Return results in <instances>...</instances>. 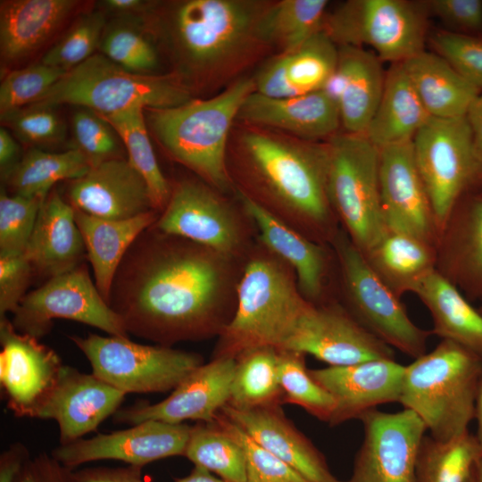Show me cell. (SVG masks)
I'll return each mask as SVG.
<instances>
[{
  "instance_id": "6",
  "label": "cell",
  "mask_w": 482,
  "mask_h": 482,
  "mask_svg": "<svg viewBox=\"0 0 482 482\" xmlns=\"http://www.w3.org/2000/svg\"><path fill=\"white\" fill-rule=\"evenodd\" d=\"M482 358L449 340L405 365L399 402L424 423L429 436L453 439L475 419Z\"/></svg>"
},
{
  "instance_id": "22",
  "label": "cell",
  "mask_w": 482,
  "mask_h": 482,
  "mask_svg": "<svg viewBox=\"0 0 482 482\" xmlns=\"http://www.w3.org/2000/svg\"><path fill=\"white\" fill-rule=\"evenodd\" d=\"M0 383L7 407L17 417L45 394L62 362L38 338L19 332L6 316L0 318Z\"/></svg>"
},
{
  "instance_id": "20",
  "label": "cell",
  "mask_w": 482,
  "mask_h": 482,
  "mask_svg": "<svg viewBox=\"0 0 482 482\" xmlns=\"http://www.w3.org/2000/svg\"><path fill=\"white\" fill-rule=\"evenodd\" d=\"M379 186L388 230L436 247L440 234L415 162L412 141L379 149Z\"/></svg>"
},
{
  "instance_id": "8",
  "label": "cell",
  "mask_w": 482,
  "mask_h": 482,
  "mask_svg": "<svg viewBox=\"0 0 482 482\" xmlns=\"http://www.w3.org/2000/svg\"><path fill=\"white\" fill-rule=\"evenodd\" d=\"M328 143L331 207L351 241L366 254L389 232L381 205L379 149L365 135L347 132Z\"/></svg>"
},
{
  "instance_id": "40",
  "label": "cell",
  "mask_w": 482,
  "mask_h": 482,
  "mask_svg": "<svg viewBox=\"0 0 482 482\" xmlns=\"http://www.w3.org/2000/svg\"><path fill=\"white\" fill-rule=\"evenodd\" d=\"M227 404L247 410L282 403L278 380V350L265 346L249 350L237 359Z\"/></svg>"
},
{
  "instance_id": "38",
  "label": "cell",
  "mask_w": 482,
  "mask_h": 482,
  "mask_svg": "<svg viewBox=\"0 0 482 482\" xmlns=\"http://www.w3.org/2000/svg\"><path fill=\"white\" fill-rule=\"evenodd\" d=\"M326 0H281L270 3L259 23L260 36L267 46L290 53L322 29L327 16Z\"/></svg>"
},
{
  "instance_id": "50",
  "label": "cell",
  "mask_w": 482,
  "mask_h": 482,
  "mask_svg": "<svg viewBox=\"0 0 482 482\" xmlns=\"http://www.w3.org/2000/svg\"><path fill=\"white\" fill-rule=\"evenodd\" d=\"M430 43L434 53L444 58L466 81L482 92V36L441 30L431 36Z\"/></svg>"
},
{
  "instance_id": "9",
  "label": "cell",
  "mask_w": 482,
  "mask_h": 482,
  "mask_svg": "<svg viewBox=\"0 0 482 482\" xmlns=\"http://www.w3.org/2000/svg\"><path fill=\"white\" fill-rule=\"evenodd\" d=\"M412 149L441 238L458 204L479 191L482 154L465 116L431 117L413 137Z\"/></svg>"
},
{
  "instance_id": "62",
  "label": "cell",
  "mask_w": 482,
  "mask_h": 482,
  "mask_svg": "<svg viewBox=\"0 0 482 482\" xmlns=\"http://www.w3.org/2000/svg\"><path fill=\"white\" fill-rule=\"evenodd\" d=\"M465 482H482V456L474 463Z\"/></svg>"
},
{
  "instance_id": "19",
  "label": "cell",
  "mask_w": 482,
  "mask_h": 482,
  "mask_svg": "<svg viewBox=\"0 0 482 482\" xmlns=\"http://www.w3.org/2000/svg\"><path fill=\"white\" fill-rule=\"evenodd\" d=\"M236 365L233 358H212L189 373L164 400L120 409L113 420L131 426L146 420L211 423L229 402Z\"/></svg>"
},
{
  "instance_id": "12",
  "label": "cell",
  "mask_w": 482,
  "mask_h": 482,
  "mask_svg": "<svg viewBox=\"0 0 482 482\" xmlns=\"http://www.w3.org/2000/svg\"><path fill=\"white\" fill-rule=\"evenodd\" d=\"M69 337L89 362L92 373L125 394L173 390L204 363L198 353L137 344L129 337L96 334Z\"/></svg>"
},
{
  "instance_id": "60",
  "label": "cell",
  "mask_w": 482,
  "mask_h": 482,
  "mask_svg": "<svg viewBox=\"0 0 482 482\" xmlns=\"http://www.w3.org/2000/svg\"><path fill=\"white\" fill-rule=\"evenodd\" d=\"M175 482H225L218 478L207 470L195 466L191 473L184 478L175 480Z\"/></svg>"
},
{
  "instance_id": "17",
  "label": "cell",
  "mask_w": 482,
  "mask_h": 482,
  "mask_svg": "<svg viewBox=\"0 0 482 482\" xmlns=\"http://www.w3.org/2000/svg\"><path fill=\"white\" fill-rule=\"evenodd\" d=\"M127 394L93 373L62 365L51 386L23 417L54 420L60 445L93 432L119 410Z\"/></svg>"
},
{
  "instance_id": "29",
  "label": "cell",
  "mask_w": 482,
  "mask_h": 482,
  "mask_svg": "<svg viewBox=\"0 0 482 482\" xmlns=\"http://www.w3.org/2000/svg\"><path fill=\"white\" fill-rule=\"evenodd\" d=\"M443 275L468 300H482V194L467 195L443 232Z\"/></svg>"
},
{
  "instance_id": "2",
  "label": "cell",
  "mask_w": 482,
  "mask_h": 482,
  "mask_svg": "<svg viewBox=\"0 0 482 482\" xmlns=\"http://www.w3.org/2000/svg\"><path fill=\"white\" fill-rule=\"evenodd\" d=\"M235 192L309 239L329 245L339 229L328 193L329 145L250 126L228 152Z\"/></svg>"
},
{
  "instance_id": "37",
  "label": "cell",
  "mask_w": 482,
  "mask_h": 482,
  "mask_svg": "<svg viewBox=\"0 0 482 482\" xmlns=\"http://www.w3.org/2000/svg\"><path fill=\"white\" fill-rule=\"evenodd\" d=\"M90 167L85 155L75 148L50 153L31 147L4 180L14 195L46 199L55 183L77 179Z\"/></svg>"
},
{
  "instance_id": "34",
  "label": "cell",
  "mask_w": 482,
  "mask_h": 482,
  "mask_svg": "<svg viewBox=\"0 0 482 482\" xmlns=\"http://www.w3.org/2000/svg\"><path fill=\"white\" fill-rule=\"evenodd\" d=\"M345 87L338 104L345 132L364 135L379 104L386 79L382 61L363 47L338 46Z\"/></svg>"
},
{
  "instance_id": "10",
  "label": "cell",
  "mask_w": 482,
  "mask_h": 482,
  "mask_svg": "<svg viewBox=\"0 0 482 482\" xmlns=\"http://www.w3.org/2000/svg\"><path fill=\"white\" fill-rule=\"evenodd\" d=\"M154 226L237 259L245 260L257 242L253 220L238 197L233 201L199 178L171 185Z\"/></svg>"
},
{
  "instance_id": "25",
  "label": "cell",
  "mask_w": 482,
  "mask_h": 482,
  "mask_svg": "<svg viewBox=\"0 0 482 482\" xmlns=\"http://www.w3.org/2000/svg\"><path fill=\"white\" fill-rule=\"evenodd\" d=\"M220 412L310 481L345 482L332 474L325 456L286 417L280 404L247 410L226 404Z\"/></svg>"
},
{
  "instance_id": "18",
  "label": "cell",
  "mask_w": 482,
  "mask_h": 482,
  "mask_svg": "<svg viewBox=\"0 0 482 482\" xmlns=\"http://www.w3.org/2000/svg\"><path fill=\"white\" fill-rule=\"evenodd\" d=\"M191 428L184 423L146 420L126 429L59 445L51 454L71 470L101 460L142 468L157 460L184 456Z\"/></svg>"
},
{
  "instance_id": "42",
  "label": "cell",
  "mask_w": 482,
  "mask_h": 482,
  "mask_svg": "<svg viewBox=\"0 0 482 482\" xmlns=\"http://www.w3.org/2000/svg\"><path fill=\"white\" fill-rule=\"evenodd\" d=\"M184 456L225 482H246L243 448L213 422H201L191 428Z\"/></svg>"
},
{
  "instance_id": "16",
  "label": "cell",
  "mask_w": 482,
  "mask_h": 482,
  "mask_svg": "<svg viewBox=\"0 0 482 482\" xmlns=\"http://www.w3.org/2000/svg\"><path fill=\"white\" fill-rule=\"evenodd\" d=\"M310 354L328 366L395 359L392 347L364 328L336 300L311 304L283 349Z\"/></svg>"
},
{
  "instance_id": "4",
  "label": "cell",
  "mask_w": 482,
  "mask_h": 482,
  "mask_svg": "<svg viewBox=\"0 0 482 482\" xmlns=\"http://www.w3.org/2000/svg\"><path fill=\"white\" fill-rule=\"evenodd\" d=\"M311 304L294 270L257 239L238 282L235 312L212 358L237 359L258 347L283 349Z\"/></svg>"
},
{
  "instance_id": "41",
  "label": "cell",
  "mask_w": 482,
  "mask_h": 482,
  "mask_svg": "<svg viewBox=\"0 0 482 482\" xmlns=\"http://www.w3.org/2000/svg\"><path fill=\"white\" fill-rule=\"evenodd\" d=\"M482 449L469 430L440 441L425 436L416 461V482H465Z\"/></svg>"
},
{
  "instance_id": "52",
  "label": "cell",
  "mask_w": 482,
  "mask_h": 482,
  "mask_svg": "<svg viewBox=\"0 0 482 482\" xmlns=\"http://www.w3.org/2000/svg\"><path fill=\"white\" fill-rule=\"evenodd\" d=\"M34 272L24 253H0V318L13 313Z\"/></svg>"
},
{
  "instance_id": "64",
  "label": "cell",
  "mask_w": 482,
  "mask_h": 482,
  "mask_svg": "<svg viewBox=\"0 0 482 482\" xmlns=\"http://www.w3.org/2000/svg\"><path fill=\"white\" fill-rule=\"evenodd\" d=\"M479 194H482V184H481V187L479 188V191H478Z\"/></svg>"
},
{
  "instance_id": "48",
  "label": "cell",
  "mask_w": 482,
  "mask_h": 482,
  "mask_svg": "<svg viewBox=\"0 0 482 482\" xmlns=\"http://www.w3.org/2000/svg\"><path fill=\"white\" fill-rule=\"evenodd\" d=\"M66 72L42 62L10 71L0 85L1 115L34 104Z\"/></svg>"
},
{
  "instance_id": "26",
  "label": "cell",
  "mask_w": 482,
  "mask_h": 482,
  "mask_svg": "<svg viewBox=\"0 0 482 482\" xmlns=\"http://www.w3.org/2000/svg\"><path fill=\"white\" fill-rule=\"evenodd\" d=\"M236 195L253 220L258 241L294 270L303 296L312 304L331 300L326 292L331 262L328 245L309 239L240 194Z\"/></svg>"
},
{
  "instance_id": "54",
  "label": "cell",
  "mask_w": 482,
  "mask_h": 482,
  "mask_svg": "<svg viewBox=\"0 0 482 482\" xmlns=\"http://www.w3.org/2000/svg\"><path fill=\"white\" fill-rule=\"evenodd\" d=\"M15 482H73L72 470L60 463L52 454L40 453L27 460Z\"/></svg>"
},
{
  "instance_id": "51",
  "label": "cell",
  "mask_w": 482,
  "mask_h": 482,
  "mask_svg": "<svg viewBox=\"0 0 482 482\" xmlns=\"http://www.w3.org/2000/svg\"><path fill=\"white\" fill-rule=\"evenodd\" d=\"M1 118L26 144H55L64 136L63 125L53 107L29 105L3 114Z\"/></svg>"
},
{
  "instance_id": "1",
  "label": "cell",
  "mask_w": 482,
  "mask_h": 482,
  "mask_svg": "<svg viewBox=\"0 0 482 482\" xmlns=\"http://www.w3.org/2000/svg\"><path fill=\"white\" fill-rule=\"evenodd\" d=\"M245 260L153 225L122 260L109 304L128 333L161 345L219 337L235 312Z\"/></svg>"
},
{
  "instance_id": "27",
  "label": "cell",
  "mask_w": 482,
  "mask_h": 482,
  "mask_svg": "<svg viewBox=\"0 0 482 482\" xmlns=\"http://www.w3.org/2000/svg\"><path fill=\"white\" fill-rule=\"evenodd\" d=\"M338 63V46L321 29L303 46L270 59L253 79L255 91L291 97L320 90Z\"/></svg>"
},
{
  "instance_id": "59",
  "label": "cell",
  "mask_w": 482,
  "mask_h": 482,
  "mask_svg": "<svg viewBox=\"0 0 482 482\" xmlns=\"http://www.w3.org/2000/svg\"><path fill=\"white\" fill-rule=\"evenodd\" d=\"M465 117L471 130L474 144L482 154V94H479L472 102Z\"/></svg>"
},
{
  "instance_id": "3",
  "label": "cell",
  "mask_w": 482,
  "mask_h": 482,
  "mask_svg": "<svg viewBox=\"0 0 482 482\" xmlns=\"http://www.w3.org/2000/svg\"><path fill=\"white\" fill-rule=\"evenodd\" d=\"M270 2L185 0L155 17V31L164 40L178 68L190 84L227 79L266 46L259 23Z\"/></svg>"
},
{
  "instance_id": "39",
  "label": "cell",
  "mask_w": 482,
  "mask_h": 482,
  "mask_svg": "<svg viewBox=\"0 0 482 482\" xmlns=\"http://www.w3.org/2000/svg\"><path fill=\"white\" fill-rule=\"evenodd\" d=\"M145 110L135 106L109 115H101L119 134L128 154V161L145 179L153 207L160 213L166 206L171 184L163 175L146 127Z\"/></svg>"
},
{
  "instance_id": "35",
  "label": "cell",
  "mask_w": 482,
  "mask_h": 482,
  "mask_svg": "<svg viewBox=\"0 0 482 482\" xmlns=\"http://www.w3.org/2000/svg\"><path fill=\"white\" fill-rule=\"evenodd\" d=\"M403 64L430 117H464L481 94L436 53L424 50Z\"/></svg>"
},
{
  "instance_id": "36",
  "label": "cell",
  "mask_w": 482,
  "mask_h": 482,
  "mask_svg": "<svg viewBox=\"0 0 482 482\" xmlns=\"http://www.w3.org/2000/svg\"><path fill=\"white\" fill-rule=\"evenodd\" d=\"M372 270L400 298L436 269V247L411 236L389 231L366 254Z\"/></svg>"
},
{
  "instance_id": "21",
  "label": "cell",
  "mask_w": 482,
  "mask_h": 482,
  "mask_svg": "<svg viewBox=\"0 0 482 482\" xmlns=\"http://www.w3.org/2000/svg\"><path fill=\"white\" fill-rule=\"evenodd\" d=\"M405 365L395 359H376L346 366L310 370L312 377L335 401L328 422L337 426L360 419L377 406L398 403Z\"/></svg>"
},
{
  "instance_id": "57",
  "label": "cell",
  "mask_w": 482,
  "mask_h": 482,
  "mask_svg": "<svg viewBox=\"0 0 482 482\" xmlns=\"http://www.w3.org/2000/svg\"><path fill=\"white\" fill-rule=\"evenodd\" d=\"M102 5L119 18L147 16L155 7V2L142 0H105Z\"/></svg>"
},
{
  "instance_id": "61",
  "label": "cell",
  "mask_w": 482,
  "mask_h": 482,
  "mask_svg": "<svg viewBox=\"0 0 482 482\" xmlns=\"http://www.w3.org/2000/svg\"><path fill=\"white\" fill-rule=\"evenodd\" d=\"M475 419L477 420L478 430L476 436L482 449V371L479 378L475 404Z\"/></svg>"
},
{
  "instance_id": "13",
  "label": "cell",
  "mask_w": 482,
  "mask_h": 482,
  "mask_svg": "<svg viewBox=\"0 0 482 482\" xmlns=\"http://www.w3.org/2000/svg\"><path fill=\"white\" fill-rule=\"evenodd\" d=\"M426 4L351 0L327 15L322 29L337 46H370L382 62H403L424 51Z\"/></svg>"
},
{
  "instance_id": "24",
  "label": "cell",
  "mask_w": 482,
  "mask_h": 482,
  "mask_svg": "<svg viewBox=\"0 0 482 482\" xmlns=\"http://www.w3.org/2000/svg\"><path fill=\"white\" fill-rule=\"evenodd\" d=\"M237 120L309 141H328L341 126L338 106L322 90L281 98L254 90L245 99Z\"/></svg>"
},
{
  "instance_id": "31",
  "label": "cell",
  "mask_w": 482,
  "mask_h": 482,
  "mask_svg": "<svg viewBox=\"0 0 482 482\" xmlns=\"http://www.w3.org/2000/svg\"><path fill=\"white\" fill-rule=\"evenodd\" d=\"M79 5L74 0H8L0 5V50L18 62L42 46Z\"/></svg>"
},
{
  "instance_id": "7",
  "label": "cell",
  "mask_w": 482,
  "mask_h": 482,
  "mask_svg": "<svg viewBox=\"0 0 482 482\" xmlns=\"http://www.w3.org/2000/svg\"><path fill=\"white\" fill-rule=\"evenodd\" d=\"M192 99L190 88L175 73L132 72L100 53L68 71L30 105L72 104L109 115L135 106L170 108Z\"/></svg>"
},
{
  "instance_id": "11",
  "label": "cell",
  "mask_w": 482,
  "mask_h": 482,
  "mask_svg": "<svg viewBox=\"0 0 482 482\" xmlns=\"http://www.w3.org/2000/svg\"><path fill=\"white\" fill-rule=\"evenodd\" d=\"M339 267L345 307L382 342L414 359L426 353L430 331L418 327L339 227L329 243Z\"/></svg>"
},
{
  "instance_id": "55",
  "label": "cell",
  "mask_w": 482,
  "mask_h": 482,
  "mask_svg": "<svg viewBox=\"0 0 482 482\" xmlns=\"http://www.w3.org/2000/svg\"><path fill=\"white\" fill-rule=\"evenodd\" d=\"M73 482H145L141 468L136 466L122 468L95 467L79 470H72Z\"/></svg>"
},
{
  "instance_id": "58",
  "label": "cell",
  "mask_w": 482,
  "mask_h": 482,
  "mask_svg": "<svg viewBox=\"0 0 482 482\" xmlns=\"http://www.w3.org/2000/svg\"><path fill=\"white\" fill-rule=\"evenodd\" d=\"M20 146L9 131L0 128V170L4 179L20 162Z\"/></svg>"
},
{
  "instance_id": "14",
  "label": "cell",
  "mask_w": 482,
  "mask_h": 482,
  "mask_svg": "<svg viewBox=\"0 0 482 482\" xmlns=\"http://www.w3.org/2000/svg\"><path fill=\"white\" fill-rule=\"evenodd\" d=\"M12 314V323L19 332L38 339L50 331L56 319L84 323L109 336L129 337L120 316L104 299L82 264L26 294Z\"/></svg>"
},
{
  "instance_id": "53",
  "label": "cell",
  "mask_w": 482,
  "mask_h": 482,
  "mask_svg": "<svg viewBox=\"0 0 482 482\" xmlns=\"http://www.w3.org/2000/svg\"><path fill=\"white\" fill-rule=\"evenodd\" d=\"M428 10L449 28V31L482 36L481 0H431Z\"/></svg>"
},
{
  "instance_id": "47",
  "label": "cell",
  "mask_w": 482,
  "mask_h": 482,
  "mask_svg": "<svg viewBox=\"0 0 482 482\" xmlns=\"http://www.w3.org/2000/svg\"><path fill=\"white\" fill-rule=\"evenodd\" d=\"M75 149L81 152L90 166L124 158L123 143L114 128L100 114L79 107L71 117Z\"/></svg>"
},
{
  "instance_id": "32",
  "label": "cell",
  "mask_w": 482,
  "mask_h": 482,
  "mask_svg": "<svg viewBox=\"0 0 482 482\" xmlns=\"http://www.w3.org/2000/svg\"><path fill=\"white\" fill-rule=\"evenodd\" d=\"M429 311L431 334L456 343L482 358V314L461 290L435 269L412 288Z\"/></svg>"
},
{
  "instance_id": "15",
  "label": "cell",
  "mask_w": 482,
  "mask_h": 482,
  "mask_svg": "<svg viewBox=\"0 0 482 482\" xmlns=\"http://www.w3.org/2000/svg\"><path fill=\"white\" fill-rule=\"evenodd\" d=\"M363 439L345 482H416V461L426 426L411 411L370 410L359 419Z\"/></svg>"
},
{
  "instance_id": "43",
  "label": "cell",
  "mask_w": 482,
  "mask_h": 482,
  "mask_svg": "<svg viewBox=\"0 0 482 482\" xmlns=\"http://www.w3.org/2000/svg\"><path fill=\"white\" fill-rule=\"evenodd\" d=\"M278 380L282 403L302 407L309 414L329 422L335 401L311 375L305 364V354L292 350H278Z\"/></svg>"
},
{
  "instance_id": "30",
  "label": "cell",
  "mask_w": 482,
  "mask_h": 482,
  "mask_svg": "<svg viewBox=\"0 0 482 482\" xmlns=\"http://www.w3.org/2000/svg\"><path fill=\"white\" fill-rule=\"evenodd\" d=\"M74 211L95 284L109 303L113 280L122 260L137 237L155 223L159 213L150 211L129 219L109 220L75 208Z\"/></svg>"
},
{
  "instance_id": "63",
  "label": "cell",
  "mask_w": 482,
  "mask_h": 482,
  "mask_svg": "<svg viewBox=\"0 0 482 482\" xmlns=\"http://www.w3.org/2000/svg\"><path fill=\"white\" fill-rule=\"evenodd\" d=\"M478 310L482 314V304L479 306V308Z\"/></svg>"
},
{
  "instance_id": "44",
  "label": "cell",
  "mask_w": 482,
  "mask_h": 482,
  "mask_svg": "<svg viewBox=\"0 0 482 482\" xmlns=\"http://www.w3.org/2000/svg\"><path fill=\"white\" fill-rule=\"evenodd\" d=\"M101 54L136 73L154 74L159 59L155 46L139 23L125 20L106 24L99 45Z\"/></svg>"
},
{
  "instance_id": "46",
  "label": "cell",
  "mask_w": 482,
  "mask_h": 482,
  "mask_svg": "<svg viewBox=\"0 0 482 482\" xmlns=\"http://www.w3.org/2000/svg\"><path fill=\"white\" fill-rule=\"evenodd\" d=\"M212 422L243 448L246 460V482H312L258 445L220 411Z\"/></svg>"
},
{
  "instance_id": "56",
  "label": "cell",
  "mask_w": 482,
  "mask_h": 482,
  "mask_svg": "<svg viewBox=\"0 0 482 482\" xmlns=\"http://www.w3.org/2000/svg\"><path fill=\"white\" fill-rule=\"evenodd\" d=\"M29 458V452L23 444H12L0 456V482H15Z\"/></svg>"
},
{
  "instance_id": "45",
  "label": "cell",
  "mask_w": 482,
  "mask_h": 482,
  "mask_svg": "<svg viewBox=\"0 0 482 482\" xmlns=\"http://www.w3.org/2000/svg\"><path fill=\"white\" fill-rule=\"evenodd\" d=\"M106 27L102 11L81 14L44 54L41 62L68 71L95 54Z\"/></svg>"
},
{
  "instance_id": "23",
  "label": "cell",
  "mask_w": 482,
  "mask_h": 482,
  "mask_svg": "<svg viewBox=\"0 0 482 482\" xmlns=\"http://www.w3.org/2000/svg\"><path fill=\"white\" fill-rule=\"evenodd\" d=\"M67 201L73 208L109 220H125L154 211L148 187L126 158L90 167L70 181Z\"/></svg>"
},
{
  "instance_id": "33",
  "label": "cell",
  "mask_w": 482,
  "mask_h": 482,
  "mask_svg": "<svg viewBox=\"0 0 482 482\" xmlns=\"http://www.w3.org/2000/svg\"><path fill=\"white\" fill-rule=\"evenodd\" d=\"M430 118L403 62L392 63L386 71L379 104L364 135L378 149L411 142Z\"/></svg>"
},
{
  "instance_id": "5",
  "label": "cell",
  "mask_w": 482,
  "mask_h": 482,
  "mask_svg": "<svg viewBox=\"0 0 482 482\" xmlns=\"http://www.w3.org/2000/svg\"><path fill=\"white\" fill-rule=\"evenodd\" d=\"M253 79L241 78L215 96L147 109L146 122L169 155L224 194H235L227 165L228 139Z\"/></svg>"
},
{
  "instance_id": "49",
  "label": "cell",
  "mask_w": 482,
  "mask_h": 482,
  "mask_svg": "<svg viewBox=\"0 0 482 482\" xmlns=\"http://www.w3.org/2000/svg\"><path fill=\"white\" fill-rule=\"evenodd\" d=\"M45 199L0 192V253H24Z\"/></svg>"
},
{
  "instance_id": "28",
  "label": "cell",
  "mask_w": 482,
  "mask_h": 482,
  "mask_svg": "<svg viewBox=\"0 0 482 482\" xmlns=\"http://www.w3.org/2000/svg\"><path fill=\"white\" fill-rule=\"evenodd\" d=\"M85 252L73 206L52 190L41 204L24 251L33 270L51 278L80 265Z\"/></svg>"
}]
</instances>
